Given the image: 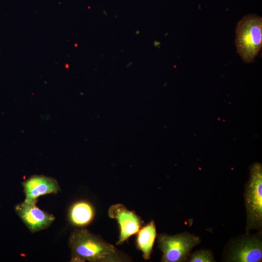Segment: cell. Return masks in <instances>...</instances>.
<instances>
[{
	"label": "cell",
	"instance_id": "6",
	"mask_svg": "<svg viewBox=\"0 0 262 262\" xmlns=\"http://www.w3.org/2000/svg\"><path fill=\"white\" fill-rule=\"evenodd\" d=\"M110 218L117 220L119 225L120 234L116 244L120 245L140 229L143 222L134 212L129 210L121 204L112 205L109 209Z\"/></svg>",
	"mask_w": 262,
	"mask_h": 262
},
{
	"label": "cell",
	"instance_id": "9",
	"mask_svg": "<svg viewBox=\"0 0 262 262\" xmlns=\"http://www.w3.org/2000/svg\"><path fill=\"white\" fill-rule=\"evenodd\" d=\"M95 214L92 205L85 201L74 203L69 211V219L75 226L82 227L88 225L93 220Z\"/></svg>",
	"mask_w": 262,
	"mask_h": 262
},
{
	"label": "cell",
	"instance_id": "8",
	"mask_svg": "<svg viewBox=\"0 0 262 262\" xmlns=\"http://www.w3.org/2000/svg\"><path fill=\"white\" fill-rule=\"evenodd\" d=\"M25 196L24 201L37 202L40 196L57 194L60 186L56 179L44 175H33L21 182Z\"/></svg>",
	"mask_w": 262,
	"mask_h": 262
},
{
	"label": "cell",
	"instance_id": "4",
	"mask_svg": "<svg viewBox=\"0 0 262 262\" xmlns=\"http://www.w3.org/2000/svg\"><path fill=\"white\" fill-rule=\"evenodd\" d=\"M200 242L198 236L188 232L174 235L159 234L157 237L158 247L163 252L161 262L184 261L190 250Z\"/></svg>",
	"mask_w": 262,
	"mask_h": 262
},
{
	"label": "cell",
	"instance_id": "2",
	"mask_svg": "<svg viewBox=\"0 0 262 262\" xmlns=\"http://www.w3.org/2000/svg\"><path fill=\"white\" fill-rule=\"evenodd\" d=\"M235 43L242 60L253 62L262 46V17L255 14L244 16L237 25Z\"/></svg>",
	"mask_w": 262,
	"mask_h": 262
},
{
	"label": "cell",
	"instance_id": "11",
	"mask_svg": "<svg viewBox=\"0 0 262 262\" xmlns=\"http://www.w3.org/2000/svg\"><path fill=\"white\" fill-rule=\"evenodd\" d=\"M191 262H215L212 253L210 250L201 249L196 251L191 255Z\"/></svg>",
	"mask_w": 262,
	"mask_h": 262
},
{
	"label": "cell",
	"instance_id": "3",
	"mask_svg": "<svg viewBox=\"0 0 262 262\" xmlns=\"http://www.w3.org/2000/svg\"><path fill=\"white\" fill-rule=\"evenodd\" d=\"M262 170L261 164H254L244 193L246 212L247 233L251 229H261L262 227Z\"/></svg>",
	"mask_w": 262,
	"mask_h": 262
},
{
	"label": "cell",
	"instance_id": "7",
	"mask_svg": "<svg viewBox=\"0 0 262 262\" xmlns=\"http://www.w3.org/2000/svg\"><path fill=\"white\" fill-rule=\"evenodd\" d=\"M262 259V241L256 236H251L241 239L231 247L228 261L259 262Z\"/></svg>",
	"mask_w": 262,
	"mask_h": 262
},
{
	"label": "cell",
	"instance_id": "5",
	"mask_svg": "<svg viewBox=\"0 0 262 262\" xmlns=\"http://www.w3.org/2000/svg\"><path fill=\"white\" fill-rule=\"evenodd\" d=\"M36 204L24 201L15 207L16 213L32 233L48 228L55 219L53 214L43 211Z\"/></svg>",
	"mask_w": 262,
	"mask_h": 262
},
{
	"label": "cell",
	"instance_id": "1",
	"mask_svg": "<svg viewBox=\"0 0 262 262\" xmlns=\"http://www.w3.org/2000/svg\"><path fill=\"white\" fill-rule=\"evenodd\" d=\"M71 262H123L129 258L85 229H75L68 239Z\"/></svg>",
	"mask_w": 262,
	"mask_h": 262
},
{
	"label": "cell",
	"instance_id": "10",
	"mask_svg": "<svg viewBox=\"0 0 262 262\" xmlns=\"http://www.w3.org/2000/svg\"><path fill=\"white\" fill-rule=\"evenodd\" d=\"M156 236V227L153 221L149 222L137 232L136 245L143 252V257L146 260L150 258Z\"/></svg>",
	"mask_w": 262,
	"mask_h": 262
}]
</instances>
